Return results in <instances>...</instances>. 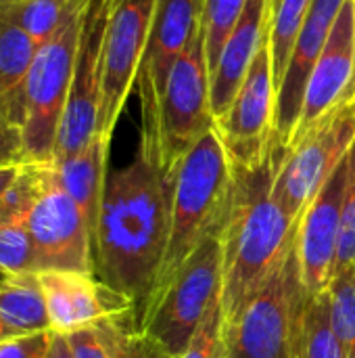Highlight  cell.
<instances>
[{"mask_svg":"<svg viewBox=\"0 0 355 358\" xmlns=\"http://www.w3.org/2000/svg\"><path fill=\"white\" fill-rule=\"evenodd\" d=\"M172 227V172L138 143L130 164L109 170L94 233V275L126 296L140 327Z\"/></svg>","mask_w":355,"mask_h":358,"instance_id":"cell-1","label":"cell"},{"mask_svg":"<svg viewBox=\"0 0 355 358\" xmlns=\"http://www.w3.org/2000/svg\"><path fill=\"white\" fill-rule=\"evenodd\" d=\"M276 151L257 168H232L234 197L222 233V306L232 319L270 279L299 222L272 197Z\"/></svg>","mask_w":355,"mask_h":358,"instance_id":"cell-2","label":"cell"},{"mask_svg":"<svg viewBox=\"0 0 355 358\" xmlns=\"http://www.w3.org/2000/svg\"><path fill=\"white\" fill-rule=\"evenodd\" d=\"M232 197V164L220 141L218 130L211 128L176 164L172 172L169 241L151 300L163 289L172 275L205 239L222 237L230 216Z\"/></svg>","mask_w":355,"mask_h":358,"instance_id":"cell-3","label":"cell"},{"mask_svg":"<svg viewBox=\"0 0 355 358\" xmlns=\"http://www.w3.org/2000/svg\"><path fill=\"white\" fill-rule=\"evenodd\" d=\"M308 302L293 239L266 285L226 321L224 358H303Z\"/></svg>","mask_w":355,"mask_h":358,"instance_id":"cell-4","label":"cell"},{"mask_svg":"<svg viewBox=\"0 0 355 358\" xmlns=\"http://www.w3.org/2000/svg\"><path fill=\"white\" fill-rule=\"evenodd\" d=\"M88 0H75L61 27L40 44L25 84L23 157L25 164H52L61 120L67 107L84 8Z\"/></svg>","mask_w":355,"mask_h":358,"instance_id":"cell-5","label":"cell"},{"mask_svg":"<svg viewBox=\"0 0 355 358\" xmlns=\"http://www.w3.org/2000/svg\"><path fill=\"white\" fill-rule=\"evenodd\" d=\"M211 128H216L211 111V71L201 25L184 55L176 61L159 101L155 126L151 132H140V143L157 153L167 172H174L176 164Z\"/></svg>","mask_w":355,"mask_h":358,"instance_id":"cell-6","label":"cell"},{"mask_svg":"<svg viewBox=\"0 0 355 358\" xmlns=\"http://www.w3.org/2000/svg\"><path fill=\"white\" fill-rule=\"evenodd\" d=\"M354 143L355 99L301 132L287 151L274 149L278 155L272 185L274 201L299 222L324 182L349 155Z\"/></svg>","mask_w":355,"mask_h":358,"instance_id":"cell-7","label":"cell"},{"mask_svg":"<svg viewBox=\"0 0 355 358\" xmlns=\"http://www.w3.org/2000/svg\"><path fill=\"white\" fill-rule=\"evenodd\" d=\"M222 237L205 239L151 300L138 329L182 357L211 302L222 294Z\"/></svg>","mask_w":355,"mask_h":358,"instance_id":"cell-8","label":"cell"},{"mask_svg":"<svg viewBox=\"0 0 355 358\" xmlns=\"http://www.w3.org/2000/svg\"><path fill=\"white\" fill-rule=\"evenodd\" d=\"M27 231L36 252V275L46 271L94 275L92 233L52 164H44L40 191L27 214Z\"/></svg>","mask_w":355,"mask_h":358,"instance_id":"cell-9","label":"cell"},{"mask_svg":"<svg viewBox=\"0 0 355 358\" xmlns=\"http://www.w3.org/2000/svg\"><path fill=\"white\" fill-rule=\"evenodd\" d=\"M278 88L272 71L270 34L245 76L232 105L216 122L232 168H257L274 153Z\"/></svg>","mask_w":355,"mask_h":358,"instance_id":"cell-10","label":"cell"},{"mask_svg":"<svg viewBox=\"0 0 355 358\" xmlns=\"http://www.w3.org/2000/svg\"><path fill=\"white\" fill-rule=\"evenodd\" d=\"M157 0H111L103 44V88L98 134L113 136L136 86Z\"/></svg>","mask_w":355,"mask_h":358,"instance_id":"cell-11","label":"cell"},{"mask_svg":"<svg viewBox=\"0 0 355 358\" xmlns=\"http://www.w3.org/2000/svg\"><path fill=\"white\" fill-rule=\"evenodd\" d=\"M111 0H88L82 19L75 67L67 107L61 120L52 162L67 159L86 149L98 134L103 44Z\"/></svg>","mask_w":355,"mask_h":358,"instance_id":"cell-12","label":"cell"},{"mask_svg":"<svg viewBox=\"0 0 355 358\" xmlns=\"http://www.w3.org/2000/svg\"><path fill=\"white\" fill-rule=\"evenodd\" d=\"M201 25V0H157L134 86L140 99V132L153 130L167 78Z\"/></svg>","mask_w":355,"mask_h":358,"instance_id":"cell-13","label":"cell"},{"mask_svg":"<svg viewBox=\"0 0 355 358\" xmlns=\"http://www.w3.org/2000/svg\"><path fill=\"white\" fill-rule=\"evenodd\" d=\"M345 178L347 157L324 182L297 227V256L301 264V279L310 296L326 294L337 273Z\"/></svg>","mask_w":355,"mask_h":358,"instance_id":"cell-14","label":"cell"},{"mask_svg":"<svg viewBox=\"0 0 355 358\" xmlns=\"http://www.w3.org/2000/svg\"><path fill=\"white\" fill-rule=\"evenodd\" d=\"M345 0H312L303 27L293 46L276 99L274 149L285 151L299 126L310 76L328 42L331 29Z\"/></svg>","mask_w":355,"mask_h":358,"instance_id":"cell-15","label":"cell"},{"mask_svg":"<svg viewBox=\"0 0 355 358\" xmlns=\"http://www.w3.org/2000/svg\"><path fill=\"white\" fill-rule=\"evenodd\" d=\"M48 323L56 334L94 327L105 319L132 315V302L105 285L92 273L46 271L38 273Z\"/></svg>","mask_w":355,"mask_h":358,"instance_id":"cell-16","label":"cell"},{"mask_svg":"<svg viewBox=\"0 0 355 358\" xmlns=\"http://www.w3.org/2000/svg\"><path fill=\"white\" fill-rule=\"evenodd\" d=\"M355 99V4L345 0L328 42L310 76L293 141L333 109ZM291 141V143H293ZM289 143V145H291ZM287 151V149H285Z\"/></svg>","mask_w":355,"mask_h":358,"instance_id":"cell-17","label":"cell"},{"mask_svg":"<svg viewBox=\"0 0 355 358\" xmlns=\"http://www.w3.org/2000/svg\"><path fill=\"white\" fill-rule=\"evenodd\" d=\"M270 10V0H247L239 21L226 38L211 73V111L216 122L232 105L262 44L268 40Z\"/></svg>","mask_w":355,"mask_h":358,"instance_id":"cell-18","label":"cell"},{"mask_svg":"<svg viewBox=\"0 0 355 358\" xmlns=\"http://www.w3.org/2000/svg\"><path fill=\"white\" fill-rule=\"evenodd\" d=\"M109 147H111V136L96 134L92 143L80 153L61 162H52L61 185L73 197V201L77 203V208L82 210L88 222V229L92 233V245H94V233L100 214L105 182L109 174L107 168Z\"/></svg>","mask_w":355,"mask_h":358,"instance_id":"cell-19","label":"cell"},{"mask_svg":"<svg viewBox=\"0 0 355 358\" xmlns=\"http://www.w3.org/2000/svg\"><path fill=\"white\" fill-rule=\"evenodd\" d=\"M38 48L29 34L0 19V105L19 128L25 120V84Z\"/></svg>","mask_w":355,"mask_h":358,"instance_id":"cell-20","label":"cell"},{"mask_svg":"<svg viewBox=\"0 0 355 358\" xmlns=\"http://www.w3.org/2000/svg\"><path fill=\"white\" fill-rule=\"evenodd\" d=\"M48 329L50 323L38 275H8L0 283V342Z\"/></svg>","mask_w":355,"mask_h":358,"instance_id":"cell-21","label":"cell"},{"mask_svg":"<svg viewBox=\"0 0 355 358\" xmlns=\"http://www.w3.org/2000/svg\"><path fill=\"white\" fill-rule=\"evenodd\" d=\"M312 0H276L270 10V52L276 88L282 82L297 36L303 27Z\"/></svg>","mask_w":355,"mask_h":358,"instance_id":"cell-22","label":"cell"},{"mask_svg":"<svg viewBox=\"0 0 355 358\" xmlns=\"http://www.w3.org/2000/svg\"><path fill=\"white\" fill-rule=\"evenodd\" d=\"M111 358H180L169 352L155 336L138 329L132 315L111 317L94 325Z\"/></svg>","mask_w":355,"mask_h":358,"instance_id":"cell-23","label":"cell"},{"mask_svg":"<svg viewBox=\"0 0 355 358\" xmlns=\"http://www.w3.org/2000/svg\"><path fill=\"white\" fill-rule=\"evenodd\" d=\"M75 0H15L0 6V19L21 27L38 44H44L61 27Z\"/></svg>","mask_w":355,"mask_h":358,"instance_id":"cell-24","label":"cell"},{"mask_svg":"<svg viewBox=\"0 0 355 358\" xmlns=\"http://www.w3.org/2000/svg\"><path fill=\"white\" fill-rule=\"evenodd\" d=\"M333 329L339 338L345 358H355V264L337 271L331 287Z\"/></svg>","mask_w":355,"mask_h":358,"instance_id":"cell-25","label":"cell"},{"mask_svg":"<svg viewBox=\"0 0 355 358\" xmlns=\"http://www.w3.org/2000/svg\"><path fill=\"white\" fill-rule=\"evenodd\" d=\"M303 358H345L339 338L333 329L331 296H310L305 310V340Z\"/></svg>","mask_w":355,"mask_h":358,"instance_id":"cell-26","label":"cell"},{"mask_svg":"<svg viewBox=\"0 0 355 358\" xmlns=\"http://www.w3.org/2000/svg\"><path fill=\"white\" fill-rule=\"evenodd\" d=\"M247 0H201V21L205 34V55L213 73L226 38L239 21Z\"/></svg>","mask_w":355,"mask_h":358,"instance_id":"cell-27","label":"cell"},{"mask_svg":"<svg viewBox=\"0 0 355 358\" xmlns=\"http://www.w3.org/2000/svg\"><path fill=\"white\" fill-rule=\"evenodd\" d=\"M0 271L6 277L36 273V252L27 220H0Z\"/></svg>","mask_w":355,"mask_h":358,"instance_id":"cell-28","label":"cell"},{"mask_svg":"<svg viewBox=\"0 0 355 358\" xmlns=\"http://www.w3.org/2000/svg\"><path fill=\"white\" fill-rule=\"evenodd\" d=\"M226 315L222 306V294L211 302L201 325L197 327L188 348L180 358H224L226 357Z\"/></svg>","mask_w":355,"mask_h":358,"instance_id":"cell-29","label":"cell"},{"mask_svg":"<svg viewBox=\"0 0 355 358\" xmlns=\"http://www.w3.org/2000/svg\"><path fill=\"white\" fill-rule=\"evenodd\" d=\"M349 264H355V143L347 155V178H345V193H343L337 271Z\"/></svg>","mask_w":355,"mask_h":358,"instance_id":"cell-30","label":"cell"},{"mask_svg":"<svg viewBox=\"0 0 355 358\" xmlns=\"http://www.w3.org/2000/svg\"><path fill=\"white\" fill-rule=\"evenodd\" d=\"M54 331H38L31 336L0 342V358H48Z\"/></svg>","mask_w":355,"mask_h":358,"instance_id":"cell-31","label":"cell"},{"mask_svg":"<svg viewBox=\"0 0 355 358\" xmlns=\"http://www.w3.org/2000/svg\"><path fill=\"white\" fill-rule=\"evenodd\" d=\"M25 164L23 157V134L21 128L15 126L0 105V168L2 166H19Z\"/></svg>","mask_w":355,"mask_h":358,"instance_id":"cell-32","label":"cell"},{"mask_svg":"<svg viewBox=\"0 0 355 358\" xmlns=\"http://www.w3.org/2000/svg\"><path fill=\"white\" fill-rule=\"evenodd\" d=\"M63 336L67 338L73 358H111L96 327H86Z\"/></svg>","mask_w":355,"mask_h":358,"instance_id":"cell-33","label":"cell"},{"mask_svg":"<svg viewBox=\"0 0 355 358\" xmlns=\"http://www.w3.org/2000/svg\"><path fill=\"white\" fill-rule=\"evenodd\" d=\"M21 166L23 164H19V166H2L0 168V201L6 195V191L10 189V185L17 180V176L21 172Z\"/></svg>","mask_w":355,"mask_h":358,"instance_id":"cell-34","label":"cell"},{"mask_svg":"<svg viewBox=\"0 0 355 358\" xmlns=\"http://www.w3.org/2000/svg\"><path fill=\"white\" fill-rule=\"evenodd\" d=\"M48 358H73L71 350H69V344H67V338L63 334L54 331V340H52V348H50V357Z\"/></svg>","mask_w":355,"mask_h":358,"instance_id":"cell-35","label":"cell"},{"mask_svg":"<svg viewBox=\"0 0 355 358\" xmlns=\"http://www.w3.org/2000/svg\"><path fill=\"white\" fill-rule=\"evenodd\" d=\"M4 279H6V275H4V273H2V271H0V283H2V281H4Z\"/></svg>","mask_w":355,"mask_h":358,"instance_id":"cell-36","label":"cell"},{"mask_svg":"<svg viewBox=\"0 0 355 358\" xmlns=\"http://www.w3.org/2000/svg\"><path fill=\"white\" fill-rule=\"evenodd\" d=\"M8 2H15V0H0V6H2V4H8Z\"/></svg>","mask_w":355,"mask_h":358,"instance_id":"cell-37","label":"cell"},{"mask_svg":"<svg viewBox=\"0 0 355 358\" xmlns=\"http://www.w3.org/2000/svg\"><path fill=\"white\" fill-rule=\"evenodd\" d=\"M274 2H276V0H270V8H272V4H274Z\"/></svg>","mask_w":355,"mask_h":358,"instance_id":"cell-38","label":"cell"},{"mask_svg":"<svg viewBox=\"0 0 355 358\" xmlns=\"http://www.w3.org/2000/svg\"><path fill=\"white\" fill-rule=\"evenodd\" d=\"M354 4H355V0H354Z\"/></svg>","mask_w":355,"mask_h":358,"instance_id":"cell-39","label":"cell"}]
</instances>
